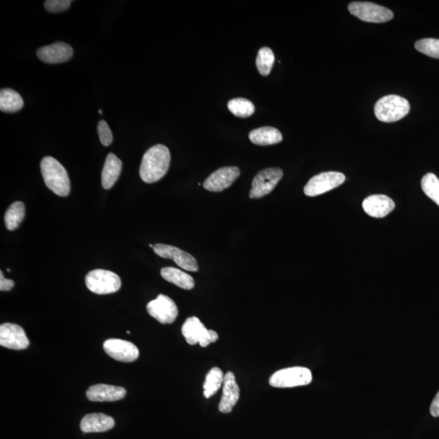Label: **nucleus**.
<instances>
[{
    "mask_svg": "<svg viewBox=\"0 0 439 439\" xmlns=\"http://www.w3.org/2000/svg\"><path fill=\"white\" fill-rule=\"evenodd\" d=\"M171 156L167 147L158 144L148 151L142 159L139 175L146 183L158 182L167 173Z\"/></svg>",
    "mask_w": 439,
    "mask_h": 439,
    "instance_id": "f257e3e1",
    "label": "nucleus"
},
{
    "mask_svg": "<svg viewBox=\"0 0 439 439\" xmlns=\"http://www.w3.org/2000/svg\"><path fill=\"white\" fill-rule=\"evenodd\" d=\"M44 183L53 193L66 197L70 192V181L68 173L58 159L46 157L40 164Z\"/></svg>",
    "mask_w": 439,
    "mask_h": 439,
    "instance_id": "f03ea898",
    "label": "nucleus"
},
{
    "mask_svg": "<svg viewBox=\"0 0 439 439\" xmlns=\"http://www.w3.org/2000/svg\"><path fill=\"white\" fill-rule=\"evenodd\" d=\"M410 103L405 98L389 95L381 98L374 106V114L380 122L391 123L401 120L409 114Z\"/></svg>",
    "mask_w": 439,
    "mask_h": 439,
    "instance_id": "7ed1b4c3",
    "label": "nucleus"
},
{
    "mask_svg": "<svg viewBox=\"0 0 439 439\" xmlns=\"http://www.w3.org/2000/svg\"><path fill=\"white\" fill-rule=\"evenodd\" d=\"M313 381L312 372L304 367H291L276 372L270 379V384L277 388L306 386Z\"/></svg>",
    "mask_w": 439,
    "mask_h": 439,
    "instance_id": "20e7f679",
    "label": "nucleus"
},
{
    "mask_svg": "<svg viewBox=\"0 0 439 439\" xmlns=\"http://www.w3.org/2000/svg\"><path fill=\"white\" fill-rule=\"evenodd\" d=\"M86 285L97 294L116 293L122 287V280L117 273L105 270L91 271L86 277Z\"/></svg>",
    "mask_w": 439,
    "mask_h": 439,
    "instance_id": "39448f33",
    "label": "nucleus"
},
{
    "mask_svg": "<svg viewBox=\"0 0 439 439\" xmlns=\"http://www.w3.org/2000/svg\"><path fill=\"white\" fill-rule=\"evenodd\" d=\"M348 10L350 14L366 22L384 23L394 18L391 10L371 2L350 3Z\"/></svg>",
    "mask_w": 439,
    "mask_h": 439,
    "instance_id": "423d86ee",
    "label": "nucleus"
},
{
    "mask_svg": "<svg viewBox=\"0 0 439 439\" xmlns=\"http://www.w3.org/2000/svg\"><path fill=\"white\" fill-rule=\"evenodd\" d=\"M345 175L339 172H324L314 176L304 187V194L309 197L321 195L344 183Z\"/></svg>",
    "mask_w": 439,
    "mask_h": 439,
    "instance_id": "0eeeda50",
    "label": "nucleus"
},
{
    "mask_svg": "<svg viewBox=\"0 0 439 439\" xmlns=\"http://www.w3.org/2000/svg\"><path fill=\"white\" fill-rule=\"evenodd\" d=\"M283 177V171L279 168H268L262 170L253 179L251 199H261L272 192Z\"/></svg>",
    "mask_w": 439,
    "mask_h": 439,
    "instance_id": "6e6552de",
    "label": "nucleus"
},
{
    "mask_svg": "<svg viewBox=\"0 0 439 439\" xmlns=\"http://www.w3.org/2000/svg\"><path fill=\"white\" fill-rule=\"evenodd\" d=\"M147 310L150 316L162 324H172L178 317V309L172 299L159 294L156 299L148 303Z\"/></svg>",
    "mask_w": 439,
    "mask_h": 439,
    "instance_id": "1a4fd4ad",
    "label": "nucleus"
},
{
    "mask_svg": "<svg viewBox=\"0 0 439 439\" xmlns=\"http://www.w3.org/2000/svg\"><path fill=\"white\" fill-rule=\"evenodd\" d=\"M154 252L157 255L164 258V259H171L183 270L190 272H197L199 266L195 258L188 252L178 249L173 246L158 244L154 245Z\"/></svg>",
    "mask_w": 439,
    "mask_h": 439,
    "instance_id": "9d476101",
    "label": "nucleus"
},
{
    "mask_svg": "<svg viewBox=\"0 0 439 439\" xmlns=\"http://www.w3.org/2000/svg\"><path fill=\"white\" fill-rule=\"evenodd\" d=\"M103 350L114 359L124 363H131L139 356V350L136 345L128 341L112 339L103 343Z\"/></svg>",
    "mask_w": 439,
    "mask_h": 439,
    "instance_id": "9b49d317",
    "label": "nucleus"
},
{
    "mask_svg": "<svg viewBox=\"0 0 439 439\" xmlns=\"http://www.w3.org/2000/svg\"><path fill=\"white\" fill-rule=\"evenodd\" d=\"M0 345L9 349L24 350L29 347L30 341L20 325L5 323L0 325Z\"/></svg>",
    "mask_w": 439,
    "mask_h": 439,
    "instance_id": "f8f14e48",
    "label": "nucleus"
},
{
    "mask_svg": "<svg viewBox=\"0 0 439 439\" xmlns=\"http://www.w3.org/2000/svg\"><path fill=\"white\" fill-rule=\"evenodd\" d=\"M240 176V170L235 166L216 170L204 181V188L211 192H221L229 188Z\"/></svg>",
    "mask_w": 439,
    "mask_h": 439,
    "instance_id": "ddd939ff",
    "label": "nucleus"
},
{
    "mask_svg": "<svg viewBox=\"0 0 439 439\" xmlns=\"http://www.w3.org/2000/svg\"><path fill=\"white\" fill-rule=\"evenodd\" d=\"M73 54L72 46L63 42L43 46L37 51L39 59L48 64L64 63L70 60Z\"/></svg>",
    "mask_w": 439,
    "mask_h": 439,
    "instance_id": "4468645a",
    "label": "nucleus"
},
{
    "mask_svg": "<svg viewBox=\"0 0 439 439\" xmlns=\"http://www.w3.org/2000/svg\"><path fill=\"white\" fill-rule=\"evenodd\" d=\"M362 206L365 213L374 218H384L395 208L394 201L384 195L369 196L364 200Z\"/></svg>",
    "mask_w": 439,
    "mask_h": 439,
    "instance_id": "2eb2a0df",
    "label": "nucleus"
},
{
    "mask_svg": "<svg viewBox=\"0 0 439 439\" xmlns=\"http://www.w3.org/2000/svg\"><path fill=\"white\" fill-rule=\"evenodd\" d=\"M240 387L237 384L234 373L228 372L225 375L223 391H222L219 405L220 412L222 413L231 412L240 400Z\"/></svg>",
    "mask_w": 439,
    "mask_h": 439,
    "instance_id": "dca6fc26",
    "label": "nucleus"
},
{
    "mask_svg": "<svg viewBox=\"0 0 439 439\" xmlns=\"http://www.w3.org/2000/svg\"><path fill=\"white\" fill-rule=\"evenodd\" d=\"M126 395V391L123 387L105 384L92 386L86 391L88 400L92 402H114Z\"/></svg>",
    "mask_w": 439,
    "mask_h": 439,
    "instance_id": "f3484780",
    "label": "nucleus"
},
{
    "mask_svg": "<svg viewBox=\"0 0 439 439\" xmlns=\"http://www.w3.org/2000/svg\"><path fill=\"white\" fill-rule=\"evenodd\" d=\"M81 430L84 433H100L112 430L115 426L112 417L103 413L86 415L81 421Z\"/></svg>",
    "mask_w": 439,
    "mask_h": 439,
    "instance_id": "a211bd4d",
    "label": "nucleus"
},
{
    "mask_svg": "<svg viewBox=\"0 0 439 439\" xmlns=\"http://www.w3.org/2000/svg\"><path fill=\"white\" fill-rule=\"evenodd\" d=\"M122 169L121 159L113 153L108 154L102 171L103 188L106 190L111 189L120 177Z\"/></svg>",
    "mask_w": 439,
    "mask_h": 439,
    "instance_id": "6ab92c4d",
    "label": "nucleus"
},
{
    "mask_svg": "<svg viewBox=\"0 0 439 439\" xmlns=\"http://www.w3.org/2000/svg\"><path fill=\"white\" fill-rule=\"evenodd\" d=\"M252 143L259 146L273 145L282 141V134L277 129L271 126L256 129L249 133Z\"/></svg>",
    "mask_w": 439,
    "mask_h": 439,
    "instance_id": "aec40b11",
    "label": "nucleus"
},
{
    "mask_svg": "<svg viewBox=\"0 0 439 439\" xmlns=\"http://www.w3.org/2000/svg\"><path fill=\"white\" fill-rule=\"evenodd\" d=\"M208 330L199 318L192 317L187 319L183 324L182 333L188 344L195 345L199 343Z\"/></svg>",
    "mask_w": 439,
    "mask_h": 439,
    "instance_id": "412c9836",
    "label": "nucleus"
},
{
    "mask_svg": "<svg viewBox=\"0 0 439 439\" xmlns=\"http://www.w3.org/2000/svg\"><path fill=\"white\" fill-rule=\"evenodd\" d=\"M161 275L164 280L174 285L184 289V290H191L195 287V280L192 277L182 270L173 267L163 268Z\"/></svg>",
    "mask_w": 439,
    "mask_h": 439,
    "instance_id": "4be33fe9",
    "label": "nucleus"
},
{
    "mask_svg": "<svg viewBox=\"0 0 439 439\" xmlns=\"http://www.w3.org/2000/svg\"><path fill=\"white\" fill-rule=\"evenodd\" d=\"M24 106L22 97L17 91L7 88L0 91V110L4 112H15Z\"/></svg>",
    "mask_w": 439,
    "mask_h": 439,
    "instance_id": "5701e85b",
    "label": "nucleus"
},
{
    "mask_svg": "<svg viewBox=\"0 0 439 439\" xmlns=\"http://www.w3.org/2000/svg\"><path fill=\"white\" fill-rule=\"evenodd\" d=\"M25 208L22 202L13 203L9 207L4 215V223L6 228L13 231L18 229L20 224L22 223L25 218Z\"/></svg>",
    "mask_w": 439,
    "mask_h": 439,
    "instance_id": "b1692460",
    "label": "nucleus"
},
{
    "mask_svg": "<svg viewBox=\"0 0 439 439\" xmlns=\"http://www.w3.org/2000/svg\"><path fill=\"white\" fill-rule=\"evenodd\" d=\"M225 375L219 368H213L206 376L204 384V395L206 399L214 396L223 385Z\"/></svg>",
    "mask_w": 439,
    "mask_h": 439,
    "instance_id": "393cba45",
    "label": "nucleus"
},
{
    "mask_svg": "<svg viewBox=\"0 0 439 439\" xmlns=\"http://www.w3.org/2000/svg\"><path fill=\"white\" fill-rule=\"evenodd\" d=\"M228 108L232 114L242 118L249 117L255 112L254 105L244 98H236L229 101Z\"/></svg>",
    "mask_w": 439,
    "mask_h": 439,
    "instance_id": "a878e982",
    "label": "nucleus"
},
{
    "mask_svg": "<svg viewBox=\"0 0 439 439\" xmlns=\"http://www.w3.org/2000/svg\"><path fill=\"white\" fill-rule=\"evenodd\" d=\"M275 54L268 48H262L258 53L256 58V67L262 76H268L271 73L273 64H275Z\"/></svg>",
    "mask_w": 439,
    "mask_h": 439,
    "instance_id": "bb28decb",
    "label": "nucleus"
},
{
    "mask_svg": "<svg viewBox=\"0 0 439 439\" xmlns=\"http://www.w3.org/2000/svg\"><path fill=\"white\" fill-rule=\"evenodd\" d=\"M421 189L428 198L439 206V179L435 174L428 173L422 178Z\"/></svg>",
    "mask_w": 439,
    "mask_h": 439,
    "instance_id": "cd10ccee",
    "label": "nucleus"
},
{
    "mask_svg": "<svg viewBox=\"0 0 439 439\" xmlns=\"http://www.w3.org/2000/svg\"><path fill=\"white\" fill-rule=\"evenodd\" d=\"M415 48L421 53L433 58L439 59V39H424L418 40L415 44Z\"/></svg>",
    "mask_w": 439,
    "mask_h": 439,
    "instance_id": "c85d7f7f",
    "label": "nucleus"
},
{
    "mask_svg": "<svg viewBox=\"0 0 439 439\" xmlns=\"http://www.w3.org/2000/svg\"><path fill=\"white\" fill-rule=\"evenodd\" d=\"M98 134L103 146L111 145L113 140L112 133L105 121L102 120L98 124Z\"/></svg>",
    "mask_w": 439,
    "mask_h": 439,
    "instance_id": "c756f323",
    "label": "nucleus"
},
{
    "mask_svg": "<svg viewBox=\"0 0 439 439\" xmlns=\"http://www.w3.org/2000/svg\"><path fill=\"white\" fill-rule=\"evenodd\" d=\"M71 3L70 0H48L45 2L44 7L50 13H60L69 8Z\"/></svg>",
    "mask_w": 439,
    "mask_h": 439,
    "instance_id": "7c9ffc66",
    "label": "nucleus"
},
{
    "mask_svg": "<svg viewBox=\"0 0 439 439\" xmlns=\"http://www.w3.org/2000/svg\"><path fill=\"white\" fill-rule=\"evenodd\" d=\"M219 339L218 334H216L214 330H208V332L205 334V336L200 341L199 345L202 348L208 347V346L211 343L216 342Z\"/></svg>",
    "mask_w": 439,
    "mask_h": 439,
    "instance_id": "2f4dec72",
    "label": "nucleus"
},
{
    "mask_svg": "<svg viewBox=\"0 0 439 439\" xmlns=\"http://www.w3.org/2000/svg\"><path fill=\"white\" fill-rule=\"evenodd\" d=\"M14 287V282L6 279L3 275V272H0V291H11Z\"/></svg>",
    "mask_w": 439,
    "mask_h": 439,
    "instance_id": "473e14b6",
    "label": "nucleus"
},
{
    "mask_svg": "<svg viewBox=\"0 0 439 439\" xmlns=\"http://www.w3.org/2000/svg\"><path fill=\"white\" fill-rule=\"evenodd\" d=\"M431 413L433 417H439V391L432 402Z\"/></svg>",
    "mask_w": 439,
    "mask_h": 439,
    "instance_id": "72a5a7b5",
    "label": "nucleus"
},
{
    "mask_svg": "<svg viewBox=\"0 0 439 439\" xmlns=\"http://www.w3.org/2000/svg\"><path fill=\"white\" fill-rule=\"evenodd\" d=\"M99 113H100V115L103 114V111L102 110H99Z\"/></svg>",
    "mask_w": 439,
    "mask_h": 439,
    "instance_id": "f704fd0d",
    "label": "nucleus"
}]
</instances>
